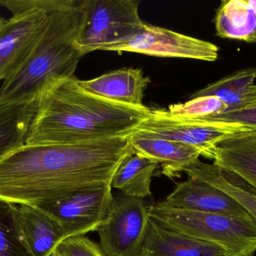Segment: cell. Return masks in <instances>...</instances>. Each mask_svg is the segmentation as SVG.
Returning a JSON list of instances; mask_svg holds the SVG:
<instances>
[{
    "instance_id": "12",
    "label": "cell",
    "mask_w": 256,
    "mask_h": 256,
    "mask_svg": "<svg viewBox=\"0 0 256 256\" xmlns=\"http://www.w3.org/2000/svg\"><path fill=\"white\" fill-rule=\"evenodd\" d=\"M150 82L141 69L134 68L112 71L88 81L78 80L80 86L92 94L132 107L144 106V92Z\"/></svg>"
},
{
    "instance_id": "10",
    "label": "cell",
    "mask_w": 256,
    "mask_h": 256,
    "mask_svg": "<svg viewBox=\"0 0 256 256\" xmlns=\"http://www.w3.org/2000/svg\"><path fill=\"white\" fill-rule=\"evenodd\" d=\"M112 198V186L109 185L80 191L36 207L58 222L64 240L97 231L106 219Z\"/></svg>"
},
{
    "instance_id": "3",
    "label": "cell",
    "mask_w": 256,
    "mask_h": 256,
    "mask_svg": "<svg viewBox=\"0 0 256 256\" xmlns=\"http://www.w3.org/2000/svg\"><path fill=\"white\" fill-rule=\"evenodd\" d=\"M90 0H54L44 31L22 69L3 81L0 103L37 101L46 87L73 78L84 54L78 41L86 22Z\"/></svg>"
},
{
    "instance_id": "6",
    "label": "cell",
    "mask_w": 256,
    "mask_h": 256,
    "mask_svg": "<svg viewBox=\"0 0 256 256\" xmlns=\"http://www.w3.org/2000/svg\"><path fill=\"white\" fill-rule=\"evenodd\" d=\"M136 0H90L86 22L78 41L84 55L120 43L138 33L144 23Z\"/></svg>"
},
{
    "instance_id": "13",
    "label": "cell",
    "mask_w": 256,
    "mask_h": 256,
    "mask_svg": "<svg viewBox=\"0 0 256 256\" xmlns=\"http://www.w3.org/2000/svg\"><path fill=\"white\" fill-rule=\"evenodd\" d=\"M128 140L134 153L160 164L161 173L168 178L180 177L185 168L201 156L194 147L156 138L141 131H136L128 136Z\"/></svg>"
},
{
    "instance_id": "18",
    "label": "cell",
    "mask_w": 256,
    "mask_h": 256,
    "mask_svg": "<svg viewBox=\"0 0 256 256\" xmlns=\"http://www.w3.org/2000/svg\"><path fill=\"white\" fill-rule=\"evenodd\" d=\"M216 36L256 44V0H225L214 18Z\"/></svg>"
},
{
    "instance_id": "1",
    "label": "cell",
    "mask_w": 256,
    "mask_h": 256,
    "mask_svg": "<svg viewBox=\"0 0 256 256\" xmlns=\"http://www.w3.org/2000/svg\"><path fill=\"white\" fill-rule=\"evenodd\" d=\"M134 153L128 137L70 144H24L0 158V201L40 207L109 186Z\"/></svg>"
},
{
    "instance_id": "24",
    "label": "cell",
    "mask_w": 256,
    "mask_h": 256,
    "mask_svg": "<svg viewBox=\"0 0 256 256\" xmlns=\"http://www.w3.org/2000/svg\"><path fill=\"white\" fill-rule=\"evenodd\" d=\"M203 123H234L256 131V84L245 93L237 106L212 116Z\"/></svg>"
},
{
    "instance_id": "16",
    "label": "cell",
    "mask_w": 256,
    "mask_h": 256,
    "mask_svg": "<svg viewBox=\"0 0 256 256\" xmlns=\"http://www.w3.org/2000/svg\"><path fill=\"white\" fill-rule=\"evenodd\" d=\"M184 173L191 178L208 183L236 199L256 223V189L232 171L200 159L185 168Z\"/></svg>"
},
{
    "instance_id": "20",
    "label": "cell",
    "mask_w": 256,
    "mask_h": 256,
    "mask_svg": "<svg viewBox=\"0 0 256 256\" xmlns=\"http://www.w3.org/2000/svg\"><path fill=\"white\" fill-rule=\"evenodd\" d=\"M36 103H0V158L25 144Z\"/></svg>"
},
{
    "instance_id": "26",
    "label": "cell",
    "mask_w": 256,
    "mask_h": 256,
    "mask_svg": "<svg viewBox=\"0 0 256 256\" xmlns=\"http://www.w3.org/2000/svg\"><path fill=\"white\" fill-rule=\"evenodd\" d=\"M6 21L7 20L4 19L3 17L0 15V37H1L2 33L3 30H4V25H6Z\"/></svg>"
},
{
    "instance_id": "9",
    "label": "cell",
    "mask_w": 256,
    "mask_h": 256,
    "mask_svg": "<svg viewBox=\"0 0 256 256\" xmlns=\"http://www.w3.org/2000/svg\"><path fill=\"white\" fill-rule=\"evenodd\" d=\"M138 131L162 139L194 147L201 156L212 159L216 144L233 134L254 131L234 123H197L171 117L166 110H152L150 117L138 126Z\"/></svg>"
},
{
    "instance_id": "2",
    "label": "cell",
    "mask_w": 256,
    "mask_h": 256,
    "mask_svg": "<svg viewBox=\"0 0 256 256\" xmlns=\"http://www.w3.org/2000/svg\"><path fill=\"white\" fill-rule=\"evenodd\" d=\"M152 111L102 99L84 90L75 77L64 78L39 95L25 144H70L124 138L135 132Z\"/></svg>"
},
{
    "instance_id": "17",
    "label": "cell",
    "mask_w": 256,
    "mask_h": 256,
    "mask_svg": "<svg viewBox=\"0 0 256 256\" xmlns=\"http://www.w3.org/2000/svg\"><path fill=\"white\" fill-rule=\"evenodd\" d=\"M16 214L27 246L34 256H51L63 240L58 222L36 207L16 205Z\"/></svg>"
},
{
    "instance_id": "7",
    "label": "cell",
    "mask_w": 256,
    "mask_h": 256,
    "mask_svg": "<svg viewBox=\"0 0 256 256\" xmlns=\"http://www.w3.org/2000/svg\"><path fill=\"white\" fill-rule=\"evenodd\" d=\"M150 219L142 198L112 194L108 216L97 230L106 256H140Z\"/></svg>"
},
{
    "instance_id": "25",
    "label": "cell",
    "mask_w": 256,
    "mask_h": 256,
    "mask_svg": "<svg viewBox=\"0 0 256 256\" xmlns=\"http://www.w3.org/2000/svg\"><path fill=\"white\" fill-rule=\"evenodd\" d=\"M51 256L106 255L96 242L82 236H75L62 240Z\"/></svg>"
},
{
    "instance_id": "5",
    "label": "cell",
    "mask_w": 256,
    "mask_h": 256,
    "mask_svg": "<svg viewBox=\"0 0 256 256\" xmlns=\"http://www.w3.org/2000/svg\"><path fill=\"white\" fill-rule=\"evenodd\" d=\"M2 7L12 12L0 37V81L18 73L28 61L48 21V12L37 0H2Z\"/></svg>"
},
{
    "instance_id": "23",
    "label": "cell",
    "mask_w": 256,
    "mask_h": 256,
    "mask_svg": "<svg viewBox=\"0 0 256 256\" xmlns=\"http://www.w3.org/2000/svg\"><path fill=\"white\" fill-rule=\"evenodd\" d=\"M228 106L214 96L194 98L184 103L170 105L167 114L174 118L203 123L209 117L228 110Z\"/></svg>"
},
{
    "instance_id": "4",
    "label": "cell",
    "mask_w": 256,
    "mask_h": 256,
    "mask_svg": "<svg viewBox=\"0 0 256 256\" xmlns=\"http://www.w3.org/2000/svg\"><path fill=\"white\" fill-rule=\"evenodd\" d=\"M149 216L168 229L203 241L214 243L225 256H254L256 223L252 219L164 207H148Z\"/></svg>"
},
{
    "instance_id": "14",
    "label": "cell",
    "mask_w": 256,
    "mask_h": 256,
    "mask_svg": "<svg viewBox=\"0 0 256 256\" xmlns=\"http://www.w3.org/2000/svg\"><path fill=\"white\" fill-rule=\"evenodd\" d=\"M214 243L198 240L166 228L150 217L140 256H225Z\"/></svg>"
},
{
    "instance_id": "8",
    "label": "cell",
    "mask_w": 256,
    "mask_h": 256,
    "mask_svg": "<svg viewBox=\"0 0 256 256\" xmlns=\"http://www.w3.org/2000/svg\"><path fill=\"white\" fill-rule=\"evenodd\" d=\"M102 51L214 62L220 49L212 42L144 23L141 30L130 39L105 47Z\"/></svg>"
},
{
    "instance_id": "22",
    "label": "cell",
    "mask_w": 256,
    "mask_h": 256,
    "mask_svg": "<svg viewBox=\"0 0 256 256\" xmlns=\"http://www.w3.org/2000/svg\"><path fill=\"white\" fill-rule=\"evenodd\" d=\"M0 256H34L26 243L16 204L0 201Z\"/></svg>"
},
{
    "instance_id": "11",
    "label": "cell",
    "mask_w": 256,
    "mask_h": 256,
    "mask_svg": "<svg viewBox=\"0 0 256 256\" xmlns=\"http://www.w3.org/2000/svg\"><path fill=\"white\" fill-rule=\"evenodd\" d=\"M158 203L172 208L252 219L248 211L228 194L208 183L191 177L178 183L170 195Z\"/></svg>"
},
{
    "instance_id": "19",
    "label": "cell",
    "mask_w": 256,
    "mask_h": 256,
    "mask_svg": "<svg viewBox=\"0 0 256 256\" xmlns=\"http://www.w3.org/2000/svg\"><path fill=\"white\" fill-rule=\"evenodd\" d=\"M159 164L134 153L122 162L112 178L111 186L122 193L144 198L152 195L150 183Z\"/></svg>"
},
{
    "instance_id": "21",
    "label": "cell",
    "mask_w": 256,
    "mask_h": 256,
    "mask_svg": "<svg viewBox=\"0 0 256 256\" xmlns=\"http://www.w3.org/2000/svg\"><path fill=\"white\" fill-rule=\"evenodd\" d=\"M256 67H250L233 72L219 81L209 84L191 96V99L200 96H214L228 106V110L237 106L244 95L254 85Z\"/></svg>"
},
{
    "instance_id": "15",
    "label": "cell",
    "mask_w": 256,
    "mask_h": 256,
    "mask_svg": "<svg viewBox=\"0 0 256 256\" xmlns=\"http://www.w3.org/2000/svg\"><path fill=\"white\" fill-rule=\"evenodd\" d=\"M212 160L256 189V131L238 132L220 141L212 150Z\"/></svg>"
}]
</instances>
